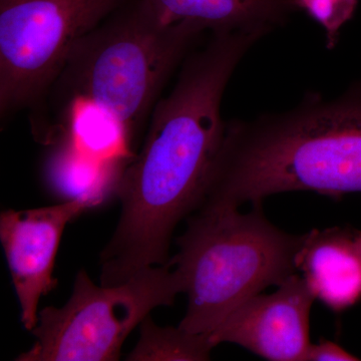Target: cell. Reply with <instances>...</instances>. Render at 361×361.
I'll return each instance as SVG.
<instances>
[{
  "label": "cell",
  "instance_id": "cell-1",
  "mask_svg": "<svg viewBox=\"0 0 361 361\" xmlns=\"http://www.w3.org/2000/svg\"><path fill=\"white\" fill-rule=\"evenodd\" d=\"M257 42L251 33H213L205 49L187 59L172 92L156 104L141 151L116 187L122 210L101 254V284H122L170 261L175 228L200 205L222 146L226 87Z\"/></svg>",
  "mask_w": 361,
  "mask_h": 361
},
{
  "label": "cell",
  "instance_id": "cell-2",
  "mask_svg": "<svg viewBox=\"0 0 361 361\" xmlns=\"http://www.w3.org/2000/svg\"><path fill=\"white\" fill-rule=\"evenodd\" d=\"M292 191L361 193V80L336 99L311 92L284 113L226 123L199 207Z\"/></svg>",
  "mask_w": 361,
  "mask_h": 361
},
{
  "label": "cell",
  "instance_id": "cell-3",
  "mask_svg": "<svg viewBox=\"0 0 361 361\" xmlns=\"http://www.w3.org/2000/svg\"><path fill=\"white\" fill-rule=\"evenodd\" d=\"M238 208L197 209L167 263L184 282L188 306L179 326L190 334L208 336L249 298L296 274L305 234L280 230L261 206L249 213Z\"/></svg>",
  "mask_w": 361,
  "mask_h": 361
},
{
  "label": "cell",
  "instance_id": "cell-4",
  "mask_svg": "<svg viewBox=\"0 0 361 361\" xmlns=\"http://www.w3.org/2000/svg\"><path fill=\"white\" fill-rule=\"evenodd\" d=\"M202 32L192 23H161L140 0L78 40L56 82H63L71 99L110 113L133 146L169 75Z\"/></svg>",
  "mask_w": 361,
  "mask_h": 361
},
{
  "label": "cell",
  "instance_id": "cell-5",
  "mask_svg": "<svg viewBox=\"0 0 361 361\" xmlns=\"http://www.w3.org/2000/svg\"><path fill=\"white\" fill-rule=\"evenodd\" d=\"M184 292L182 277L169 264L146 268L122 284L99 286L87 271H78L68 302L39 311L32 330L35 344L16 360H118L130 332Z\"/></svg>",
  "mask_w": 361,
  "mask_h": 361
},
{
  "label": "cell",
  "instance_id": "cell-6",
  "mask_svg": "<svg viewBox=\"0 0 361 361\" xmlns=\"http://www.w3.org/2000/svg\"><path fill=\"white\" fill-rule=\"evenodd\" d=\"M125 0H0V113L35 103L71 49Z\"/></svg>",
  "mask_w": 361,
  "mask_h": 361
},
{
  "label": "cell",
  "instance_id": "cell-7",
  "mask_svg": "<svg viewBox=\"0 0 361 361\" xmlns=\"http://www.w3.org/2000/svg\"><path fill=\"white\" fill-rule=\"evenodd\" d=\"M90 208L84 201L71 200L0 215V240L25 329L37 326L40 298L58 286L54 263L66 225Z\"/></svg>",
  "mask_w": 361,
  "mask_h": 361
},
{
  "label": "cell",
  "instance_id": "cell-8",
  "mask_svg": "<svg viewBox=\"0 0 361 361\" xmlns=\"http://www.w3.org/2000/svg\"><path fill=\"white\" fill-rule=\"evenodd\" d=\"M314 300L304 278L293 274L274 293L257 294L239 305L209 339L214 348L238 344L268 360L306 361Z\"/></svg>",
  "mask_w": 361,
  "mask_h": 361
},
{
  "label": "cell",
  "instance_id": "cell-9",
  "mask_svg": "<svg viewBox=\"0 0 361 361\" xmlns=\"http://www.w3.org/2000/svg\"><path fill=\"white\" fill-rule=\"evenodd\" d=\"M296 265L315 299L329 310L341 312L361 300V254L355 230L305 233Z\"/></svg>",
  "mask_w": 361,
  "mask_h": 361
},
{
  "label": "cell",
  "instance_id": "cell-10",
  "mask_svg": "<svg viewBox=\"0 0 361 361\" xmlns=\"http://www.w3.org/2000/svg\"><path fill=\"white\" fill-rule=\"evenodd\" d=\"M166 25L192 23L204 32L268 35L285 23L294 0H144Z\"/></svg>",
  "mask_w": 361,
  "mask_h": 361
},
{
  "label": "cell",
  "instance_id": "cell-11",
  "mask_svg": "<svg viewBox=\"0 0 361 361\" xmlns=\"http://www.w3.org/2000/svg\"><path fill=\"white\" fill-rule=\"evenodd\" d=\"M127 166L87 153L63 137L49 160V182L66 201H84L92 208L116 193Z\"/></svg>",
  "mask_w": 361,
  "mask_h": 361
},
{
  "label": "cell",
  "instance_id": "cell-12",
  "mask_svg": "<svg viewBox=\"0 0 361 361\" xmlns=\"http://www.w3.org/2000/svg\"><path fill=\"white\" fill-rule=\"evenodd\" d=\"M140 338L128 355L130 361H202L210 360L214 348L207 334L178 327H161L149 316L140 325Z\"/></svg>",
  "mask_w": 361,
  "mask_h": 361
},
{
  "label": "cell",
  "instance_id": "cell-13",
  "mask_svg": "<svg viewBox=\"0 0 361 361\" xmlns=\"http://www.w3.org/2000/svg\"><path fill=\"white\" fill-rule=\"evenodd\" d=\"M294 4L322 26L327 47L334 49L342 26L353 18L358 0H294Z\"/></svg>",
  "mask_w": 361,
  "mask_h": 361
},
{
  "label": "cell",
  "instance_id": "cell-14",
  "mask_svg": "<svg viewBox=\"0 0 361 361\" xmlns=\"http://www.w3.org/2000/svg\"><path fill=\"white\" fill-rule=\"evenodd\" d=\"M360 358L348 353L345 349L342 348L336 342L329 341H320L319 343H311L308 349L306 361H353L358 360Z\"/></svg>",
  "mask_w": 361,
  "mask_h": 361
},
{
  "label": "cell",
  "instance_id": "cell-15",
  "mask_svg": "<svg viewBox=\"0 0 361 361\" xmlns=\"http://www.w3.org/2000/svg\"><path fill=\"white\" fill-rule=\"evenodd\" d=\"M355 239L356 245H357L358 250H360L361 254V232L355 230Z\"/></svg>",
  "mask_w": 361,
  "mask_h": 361
}]
</instances>
